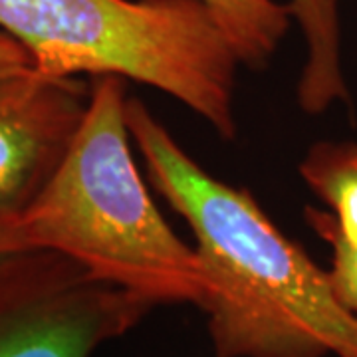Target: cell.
<instances>
[{
    "label": "cell",
    "instance_id": "cell-7",
    "mask_svg": "<svg viewBox=\"0 0 357 357\" xmlns=\"http://www.w3.org/2000/svg\"><path fill=\"white\" fill-rule=\"evenodd\" d=\"M300 175L328 211L307 208L306 220L321 241L357 248V145L321 141L300 163Z\"/></svg>",
    "mask_w": 357,
    "mask_h": 357
},
{
    "label": "cell",
    "instance_id": "cell-3",
    "mask_svg": "<svg viewBox=\"0 0 357 357\" xmlns=\"http://www.w3.org/2000/svg\"><path fill=\"white\" fill-rule=\"evenodd\" d=\"M0 30L52 76H119L236 137L241 58L203 0H0Z\"/></svg>",
    "mask_w": 357,
    "mask_h": 357
},
{
    "label": "cell",
    "instance_id": "cell-4",
    "mask_svg": "<svg viewBox=\"0 0 357 357\" xmlns=\"http://www.w3.org/2000/svg\"><path fill=\"white\" fill-rule=\"evenodd\" d=\"M157 304L50 250L0 260V357H91Z\"/></svg>",
    "mask_w": 357,
    "mask_h": 357
},
{
    "label": "cell",
    "instance_id": "cell-9",
    "mask_svg": "<svg viewBox=\"0 0 357 357\" xmlns=\"http://www.w3.org/2000/svg\"><path fill=\"white\" fill-rule=\"evenodd\" d=\"M332 248L330 280L337 298L347 310L357 314V248L342 241H326Z\"/></svg>",
    "mask_w": 357,
    "mask_h": 357
},
{
    "label": "cell",
    "instance_id": "cell-5",
    "mask_svg": "<svg viewBox=\"0 0 357 357\" xmlns=\"http://www.w3.org/2000/svg\"><path fill=\"white\" fill-rule=\"evenodd\" d=\"M91 84L28 66L0 72V213L26 211L50 183L88 114Z\"/></svg>",
    "mask_w": 357,
    "mask_h": 357
},
{
    "label": "cell",
    "instance_id": "cell-8",
    "mask_svg": "<svg viewBox=\"0 0 357 357\" xmlns=\"http://www.w3.org/2000/svg\"><path fill=\"white\" fill-rule=\"evenodd\" d=\"M217 16L230 44L250 70L266 68L294 22L290 2L278 0H203Z\"/></svg>",
    "mask_w": 357,
    "mask_h": 357
},
{
    "label": "cell",
    "instance_id": "cell-6",
    "mask_svg": "<svg viewBox=\"0 0 357 357\" xmlns=\"http://www.w3.org/2000/svg\"><path fill=\"white\" fill-rule=\"evenodd\" d=\"M290 6L306 52L296 98L304 114L324 115L349 98L340 0H290Z\"/></svg>",
    "mask_w": 357,
    "mask_h": 357
},
{
    "label": "cell",
    "instance_id": "cell-2",
    "mask_svg": "<svg viewBox=\"0 0 357 357\" xmlns=\"http://www.w3.org/2000/svg\"><path fill=\"white\" fill-rule=\"evenodd\" d=\"M126 84L119 76L91 77L88 114L62 165L10 220L13 252H58L157 306H197L203 266L195 244L159 213L135 165Z\"/></svg>",
    "mask_w": 357,
    "mask_h": 357
},
{
    "label": "cell",
    "instance_id": "cell-1",
    "mask_svg": "<svg viewBox=\"0 0 357 357\" xmlns=\"http://www.w3.org/2000/svg\"><path fill=\"white\" fill-rule=\"evenodd\" d=\"M128 128L153 187L195 236L204 280L197 306L217 357H357V314L328 270L250 192L206 173L137 98Z\"/></svg>",
    "mask_w": 357,
    "mask_h": 357
},
{
    "label": "cell",
    "instance_id": "cell-10",
    "mask_svg": "<svg viewBox=\"0 0 357 357\" xmlns=\"http://www.w3.org/2000/svg\"><path fill=\"white\" fill-rule=\"evenodd\" d=\"M28 66H32L30 54L16 40L0 30V72L20 70V68H28Z\"/></svg>",
    "mask_w": 357,
    "mask_h": 357
},
{
    "label": "cell",
    "instance_id": "cell-11",
    "mask_svg": "<svg viewBox=\"0 0 357 357\" xmlns=\"http://www.w3.org/2000/svg\"><path fill=\"white\" fill-rule=\"evenodd\" d=\"M8 255H13V244H10V220L0 213V260Z\"/></svg>",
    "mask_w": 357,
    "mask_h": 357
}]
</instances>
